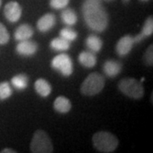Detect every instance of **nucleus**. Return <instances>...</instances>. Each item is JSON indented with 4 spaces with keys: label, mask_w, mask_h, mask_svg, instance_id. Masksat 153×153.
Wrapping results in <instances>:
<instances>
[{
    "label": "nucleus",
    "mask_w": 153,
    "mask_h": 153,
    "mask_svg": "<svg viewBox=\"0 0 153 153\" xmlns=\"http://www.w3.org/2000/svg\"><path fill=\"white\" fill-rule=\"evenodd\" d=\"M82 14L86 26L95 33H103L108 27V14L100 0H84Z\"/></svg>",
    "instance_id": "1"
},
{
    "label": "nucleus",
    "mask_w": 153,
    "mask_h": 153,
    "mask_svg": "<svg viewBox=\"0 0 153 153\" xmlns=\"http://www.w3.org/2000/svg\"><path fill=\"white\" fill-rule=\"evenodd\" d=\"M94 147L98 152L103 153L113 152L118 146L117 138L111 133L100 131L95 133L92 138Z\"/></svg>",
    "instance_id": "2"
},
{
    "label": "nucleus",
    "mask_w": 153,
    "mask_h": 153,
    "mask_svg": "<svg viewBox=\"0 0 153 153\" xmlns=\"http://www.w3.org/2000/svg\"><path fill=\"white\" fill-rule=\"evenodd\" d=\"M105 84V76L99 72H92L81 84L80 91L83 95L94 96L100 93Z\"/></svg>",
    "instance_id": "3"
},
{
    "label": "nucleus",
    "mask_w": 153,
    "mask_h": 153,
    "mask_svg": "<svg viewBox=\"0 0 153 153\" xmlns=\"http://www.w3.org/2000/svg\"><path fill=\"white\" fill-rule=\"evenodd\" d=\"M118 89L124 95L134 100H140L145 94V89L141 82L132 77L122 79L118 82Z\"/></svg>",
    "instance_id": "4"
},
{
    "label": "nucleus",
    "mask_w": 153,
    "mask_h": 153,
    "mask_svg": "<svg viewBox=\"0 0 153 153\" xmlns=\"http://www.w3.org/2000/svg\"><path fill=\"white\" fill-rule=\"evenodd\" d=\"M30 150L33 153H51L54 152V146L46 132L38 129L33 134Z\"/></svg>",
    "instance_id": "5"
},
{
    "label": "nucleus",
    "mask_w": 153,
    "mask_h": 153,
    "mask_svg": "<svg viewBox=\"0 0 153 153\" xmlns=\"http://www.w3.org/2000/svg\"><path fill=\"white\" fill-rule=\"evenodd\" d=\"M51 67L64 76H71L73 72V62L71 57L66 54L55 56L51 61Z\"/></svg>",
    "instance_id": "6"
},
{
    "label": "nucleus",
    "mask_w": 153,
    "mask_h": 153,
    "mask_svg": "<svg viewBox=\"0 0 153 153\" xmlns=\"http://www.w3.org/2000/svg\"><path fill=\"white\" fill-rule=\"evenodd\" d=\"M4 16L7 19V21L12 22V23L17 22L22 17V6L16 1H10L4 6Z\"/></svg>",
    "instance_id": "7"
},
{
    "label": "nucleus",
    "mask_w": 153,
    "mask_h": 153,
    "mask_svg": "<svg viewBox=\"0 0 153 153\" xmlns=\"http://www.w3.org/2000/svg\"><path fill=\"white\" fill-rule=\"evenodd\" d=\"M134 37L128 34L121 38L116 44V52L120 57H124L131 52L134 45Z\"/></svg>",
    "instance_id": "8"
},
{
    "label": "nucleus",
    "mask_w": 153,
    "mask_h": 153,
    "mask_svg": "<svg viewBox=\"0 0 153 153\" xmlns=\"http://www.w3.org/2000/svg\"><path fill=\"white\" fill-rule=\"evenodd\" d=\"M38 49V45L36 42L32 41L30 39L27 40H23V41H19V43L16 45L17 54L22 56H33L34 55Z\"/></svg>",
    "instance_id": "9"
},
{
    "label": "nucleus",
    "mask_w": 153,
    "mask_h": 153,
    "mask_svg": "<svg viewBox=\"0 0 153 153\" xmlns=\"http://www.w3.org/2000/svg\"><path fill=\"white\" fill-rule=\"evenodd\" d=\"M56 23V17L53 13H46L38 19L37 22V28L41 33H47L55 27Z\"/></svg>",
    "instance_id": "10"
},
{
    "label": "nucleus",
    "mask_w": 153,
    "mask_h": 153,
    "mask_svg": "<svg viewBox=\"0 0 153 153\" xmlns=\"http://www.w3.org/2000/svg\"><path fill=\"white\" fill-rule=\"evenodd\" d=\"M123 69V64L119 60H107L103 64V71L108 77L117 76Z\"/></svg>",
    "instance_id": "11"
},
{
    "label": "nucleus",
    "mask_w": 153,
    "mask_h": 153,
    "mask_svg": "<svg viewBox=\"0 0 153 153\" xmlns=\"http://www.w3.org/2000/svg\"><path fill=\"white\" fill-rule=\"evenodd\" d=\"M153 33V18L152 16L148 17L146 20V22L143 25L141 32L137 34L135 37H134V43L139 44L140 42H142L144 39H146L148 37L152 36Z\"/></svg>",
    "instance_id": "12"
},
{
    "label": "nucleus",
    "mask_w": 153,
    "mask_h": 153,
    "mask_svg": "<svg viewBox=\"0 0 153 153\" xmlns=\"http://www.w3.org/2000/svg\"><path fill=\"white\" fill-rule=\"evenodd\" d=\"M78 62L85 68H93L97 63V58L95 54L89 50L82 51L78 55Z\"/></svg>",
    "instance_id": "13"
},
{
    "label": "nucleus",
    "mask_w": 153,
    "mask_h": 153,
    "mask_svg": "<svg viewBox=\"0 0 153 153\" xmlns=\"http://www.w3.org/2000/svg\"><path fill=\"white\" fill-rule=\"evenodd\" d=\"M34 34V31L32 26L28 24H22L16 28L14 37L16 41H23L27 40L32 38Z\"/></svg>",
    "instance_id": "14"
},
{
    "label": "nucleus",
    "mask_w": 153,
    "mask_h": 153,
    "mask_svg": "<svg viewBox=\"0 0 153 153\" xmlns=\"http://www.w3.org/2000/svg\"><path fill=\"white\" fill-rule=\"evenodd\" d=\"M85 44L88 49L94 54L100 52L103 47V41L96 34H90L85 40Z\"/></svg>",
    "instance_id": "15"
},
{
    "label": "nucleus",
    "mask_w": 153,
    "mask_h": 153,
    "mask_svg": "<svg viewBox=\"0 0 153 153\" xmlns=\"http://www.w3.org/2000/svg\"><path fill=\"white\" fill-rule=\"evenodd\" d=\"M54 109L61 114H65L69 112L71 109V103L69 99H67L65 96H59L55 99L54 101Z\"/></svg>",
    "instance_id": "16"
},
{
    "label": "nucleus",
    "mask_w": 153,
    "mask_h": 153,
    "mask_svg": "<svg viewBox=\"0 0 153 153\" xmlns=\"http://www.w3.org/2000/svg\"><path fill=\"white\" fill-rule=\"evenodd\" d=\"M34 88L41 97H48L52 92L50 83L44 78H38L34 83Z\"/></svg>",
    "instance_id": "17"
},
{
    "label": "nucleus",
    "mask_w": 153,
    "mask_h": 153,
    "mask_svg": "<svg viewBox=\"0 0 153 153\" xmlns=\"http://www.w3.org/2000/svg\"><path fill=\"white\" fill-rule=\"evenodd\" d=\"M61 21L64 24H66L67 27H73L77 22V16L76 13L72 9H63L60 14Z\"/></svg>",
    "instance_id": "18"
},
{
    "label": "nucleus",
    "mask_w": 153,
    "mask_h": 153,
    "mask_svg": "<svg viewBox=\"0 0 153 153\" xmlns=\"http://www.w3.org/2000/svg\"><path fill=\"white\" fill-rule=\"evenodd\" d=\"M28 76L26 74H17L11 78V84L17 90H24L28 86Z\"/></svg>",
    "instance_id": "19"
},
{
    "label": "nucleus",
    "mask_w": 153,
    "mask_h": 153,
    "mask_svg": "<svg viewBox=\"0 0 153 153\" xmlns=\"http://www.w3.org/2000/svg\"><path fill=\"white\" fill-rule=\"evenodd\" d=\"M50 48L55 50V51H66L68 50L71 47V43L66 41V39L58 37L51 40L50 44H49Z\"/></svg>",
    "instance_id": "20"
},
{
    "label": "nucleus",
    "mask_w": 153,
    "mask_h": 153,
    "mask_svg": "<svg viewBox=\"0 0 153 153\" xmlns=\"http://www.w3.org/2000/svg\"><path fill=\"white\" fill-rule=\"evenodd\" d=\"M60 38L66 39V41L68 42H73L75 41L76 38H77V33L74 29H72L71 27H65L63 29H61L60 31Z\"/></svg>",
    "instance_id": "21"
},
{
    "label": "nucleus",
    "mask_w": 153,
    "mask_h": 153,
    "mask_svg": "<svg viewBox=\"0 0 153 153\" xmlns=\"http://www.w3.org/2000/svg\"><path fill=\"white\" fill-rule=\"evenodd\" d=\"M13 90L10 84L8 82H2L0 83V100H5L12 95Z\"/></svg>",
    "instance_id": "22"
},
{
    "label": "nucleus",
    "mask_w": 153,
    "mask_h": 153,
    "mask_svg": "<svg viewBox=\"0 0 153 153\" xmlns=\"http://www.w3.org/2000/svg\"><path fill=\"white\" fill-rule=\"evenodd\" d=\"M10 38V35L8 32L7 28L5 26L0 22V44L1 45H4V44H8Z\"/></svg>",
    "instance_id": "23"
},
{
    "label": "nucleus",
    "mask_w": 153,
    "mask_h": 153,
    "mask_svg": "<svg viewBox=\"0 0 153 153\" xmlns=\"http://www.w3.org/2000/svg\"><path fill=\"white\" fill-rule=\"evenodd\" d=\"M70 0H50L49 5L55 10H63L69 4Z\"/></svg>",
    "instance_id": "24"
},
{
    "label": "nucleus",
    "mask_w": 153,
    "mask_h": 153,
    "mask_svg": "<svg viewBox=\"0 0 153 153\" xmlns=\"http://www.w3.org/2000/svg\"><path fill=\"white\" fill-rule=\"evenodd\" d=\"M144 60L147 66H152L153 65V45L151 44L148 49H146L145 56H144Z\"/></svg>",
    "instance_id": "25"
},
{
    "label": "nucleus",
    "mask_w": 153,
    "mask_h": 153,
    "mask_svg": "<svg viewBox=\"0 0 153 153\" xmlns=\"http://www.w3.org/2000/svg\"><path fill=\"white\" fill-rule=\"evenodd\" d=\"M2 153H16V151H15V150H13V149H10V148H5V149H4L2 152Z\"/></svg>",
    "instance_id": "26"
},
{
    "label": "nucleus",
    "mask_w": 153,
    "mask_h": 153,
    "mask_svg": "<svg viewBox=\"0 0 153 153\" xmlns=\"http://www.w3.org/2000/svg\"><path fill=\"white\" fill-rule=\"evenodd\" d=\"M122 1H123V3H125V4H127V3H128V2H129L130 0H122Z\"/></svg>",
    "instance_id": "27"
},
{
    "label": "nucleus",
    "mask_w": 153,
    "mask_h": 153,
    "mask_svg": "<svg viewBox=\"0 0 153 153\" xmlns=\"http://www.w3.org/2000/svg\"><path fill=\"white\" fill-rule=\"evenodd\" d=\"M100 1H105V2H111L113 0H100Z\"/></svg>",
    "instance_id": "28"
},
{
    "label": "nucleus",
    "mask_w": 153,
    "mask_h": 153,
    "mask_svg": "<svg viewBox=\"0 0 153 153\" xmlns=\"http://www.w3.org/2000/svg\"><path fill=\"white\" fill-rule=\"evenodd\" d=\"M140 1H142V2H147L149 0H140Z\"/></svg>",
    "instance_id": "29"
},
{
    "label": "nucleus",
    "mask_w": 153,
    "mask_h": 153,
    "mask_svg": "<svg viewBox=\"0 0 153 153\" xmlns=\"http://www.w3.org/2000/svg\"><path fill=\"white\" fill-rule=\"evenodd\" d=\"M1 4H2V0H0V7H1Z\"/></svg>",
    "instance_id": "30"
}]
</instances>
